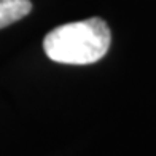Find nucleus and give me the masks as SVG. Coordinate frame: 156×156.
I'll list each match as a JSON object with an SVG mask.
<instances>
[{
	"label": "nucleus",
	"instance_id": "f257e3e1",
	"mask_svg": "<svg viewBox=\"0 0 156 156\" xmlns=\"http://www.w3.org/2000/svg\"><path fill=\"white\" fill-rule=\"evenodd\" d=\"M110 41L107 23L101 18H89L53 29L43 38V49L54 62L84 66L102 59Z\"/></svg>",
	"mask_w": 156,
	"mask_h": 156
},
{
	"label": "nucleus",
	"instance_id": "f03ea898",
	"mask_svg": "<svg viewBox=\"0 0 156 156\" xmlns=\"http://www.w3.org/2000/svg\"><path fill=\"white\" fill-rule=\"evenodd\" d=\"M30 10V0H0V29L23 19Z\"/></svg>",
	"mask_w": 156,
	"mask_h": 156
}]
</instances>
